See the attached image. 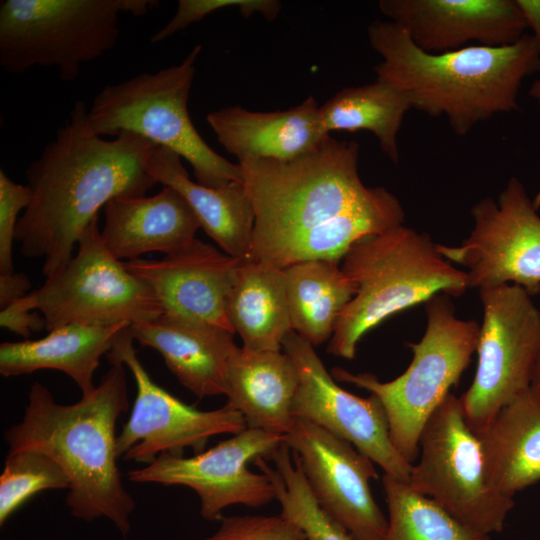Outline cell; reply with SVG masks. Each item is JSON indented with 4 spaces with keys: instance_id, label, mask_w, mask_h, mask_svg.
<instances>
[{
    "instance_id": "1",
    "label": "cell",
    "mask_w": 540,
    "mask_h": 540,
    "mask_svg": "<svg viewBox=\"0 0 540 540\" xmlns=\"http://www.w3.org/2000/svg\"><path fill=\"white\" fill-rule=\"evenodd\" d=\"M359 144L331 135L291 161H239L255 220L250 259L281 269L307 260L339 262L358 240L403 225L399 200L366 187Z\"/></svg>"
},
{
    "instance_id": "2",
    "label": "cell",
    "mask_w": 540,
    "mask_h": 540,
    "mask_svg": "<svg viewBox=\"0 0 540 540\" xmlns=\"http://www.w3.org/2000/svg\"><path fill=\"white\" fill-rule=\"evenodd\" d=\"M156 147L130 133L103 139L77 100L54 140L25 170L32 199L16 227L22 254L44 257L46 278L63 269L101 207L117 197L145 196L157 184L147 171Z\"/></svg>"
},
{
    "instance_id": "3",
    "label": "cell",
    "mask_w": 540,
    "mask_h": 540,
    "mask_svg": "<svg viewBox=\"0 0 540 540\" xmlns=\"http://www.w3.org/2000/svg\"><path fill=\"white\" fill-rule=\"evenodd\" d=\"M129 407L123 364H112L101 383L73 404H59L35 382L22 420L5 432L8 453L35 450L46 454L69 480L66 505L83 521L110 520L122 535L135 508L117 466L116 422Z\"/></svg>"
},
{
    "instance_id": "4",
    "label": "cell",
    "mask_w": 540,
    "mask_h": 540,
    "mask_svg": "<svg viewBox=\"0 0 540 540\" xmlns=\"http://www.w3.org/2000/svg\"><path fill=\"white\" fill-rule=\"evenodd\" d=\"M368 39L382 57L374 68L376 80L402 92L411 108L445 117L460 136L497 114L516 110L523 80L540 71V47L529 34L508 46L470 45L430 53L394 22L375 20Z\"/></svg>"
},
{
    "instance_id": "5",
    "label": "cell",
    "mask_w": 540,
    "mask_h": 540,
    "mask_svg": "<svg viewBox=\"0 0 540 540\" xmlns=\"http://www.w3.org/2000/svg\"><path fill=\"white\" fill-rule=\"evenodd\" d=\"M342 260L357 291L338 317L327 352L349 360L360 339L391 315L469 288L466 272L454 267L429 235L404 225L358 240Z\"/></svg>"
},
{
    "instance_id": "6",
    "label": "cell",
    "mask_w": 540,
    "mask_h": 540,
    "mask_svg": "<svg viewBox=\"0 0 540 540\" xmlns=\"http://www.w3.org/2000/svg\"><path fill=\"white\" fill-rule=\"evenodd\" d=\"M201 49L196 45L177 65L104 86L94 97L88 118L99 136L130 133L174 151L192 166L196 182L219 188L243 179L238 164L204 141L188 112Z\"/></svg>"
},
{
    "instance_id": "7",
    "label": "cell",
    "mask_w": 540,
    "mask_h": 540,
    "mask_svg": "<svg viewBox=\"0 0 540 540\" xmlns=\"http://www.w3.org/2000/svg\"><path fill=\"white\" fill-rule=\"evenodd\" d=\"M150 0H4L0 4V66L12 74L53 67L73 81L81 65L112 50L119 16L148 13Z\"/></svg>"
},
{
    "instance_id": "8",
    "label": "cell",
    "mask_w": 540,
    "mask_h": 540,
    "mask_svg": "<svg viewBox=\"0 0 540 540\" xmlns=\"http://www.w3.org/2000/svg\"><path fill=\"white\" fill-rule=\"evenodd\" d=\"M427 325L417 343H408L413 358L404 373L380 382L371 373L353 374L335 367L338 381L351 383L375 395L386 412L391 441L400 455L414 464L419 438L432 413L457 385L477 349L480 326L462 320L448 295L438 294L426 302Z\"/></svg>"
},
{
    "instance_id": "9",
    "label": "cell",
    "mask_w": 540,
    "mask_h": 540,
    "mask_svg": "<svg viewBox=\"0 0 540 540\" xmlns=\"http://www.w3.org/2000/svg\"><path fill=\"white\" fill-rule=\"evenodd\" d=\"M419 452L408 483L416 492L480 534L502 531L514 501L490 485L479 439L464 418L460 398L448 394L432 413Z\"/></svg>"
},
{
    "instance_id": "10",
    "label": "cell",
    "mask_w": 540,
    "mask_h": 540,
    "mask_svg": "<svg viewBox=\"0 0 540 540\" xmlns=\"http://www.w3.org/2000/svg\"><path fill=\"white\" fill-rule=\"evenodd\" d=\"M75 256L25 298L46 330L66 324L110 326L151 321L163 314L152 289L106 248L98 216L84 230Z\"/></svg>"
},
{
    "instance_id": "11",
    "label": "cell",
    "mask_w": 540,
    "mask_h": 540,
    "mask_svg": "<svg viewBox=\"0 0 540 540\" xmlns=\"http://www.w3.org/2000/svg\"><path fill=\"white\" fill-rule=\"evenodd\" d=\"M483 321L474 380L460 397L464 418L477 435L519 393L530 387L540 334V311L520 286L479 289Z\"/></svg>"
},
{
    "instance_id": "12",
    "label": "cell",
    "mask_w": 540,
    "mask_h": 540,
    "mask_svg": "<svg viewBox=\"0 0 540 540\" xmlns=\"http://www.w3.org/2000/svg\"><path fill=\"white\" fill-rule=\"evenodd\" d=\"M471 215L473 229L461 244H438L466 269L469 288L514 284L530 296L540 293V216L522 183L510 178L497 201L481 199Z\"/></svg>"
},
{
    "instance_id": "13",
    "label": "cell",
    "mask_w": 540,
    "mask_h": 540,
    "mask_svg": "<svg viewBox=\"0 0 540 540\" xmlns=\"http://www.w3.org/2000/svg\"><path fill=\"white\" fill-rule=\"evenodd\" d=\"M128 326L106 355L110 364H125L134 376V405L116 438L118 457L151 464L159 455H182L185 448L203 451L209 438L247 428L240 412L226 405L201 411L157 385L139 361Z\"/></svg>"
},
{
    "instance_id": "14",
    "label": "cell",
    "mask_w": 540,
    "mask_h": 540,
    "mask_svg": "<svg viewBox=\"0 0 540 540\" xmlns=\"http://www.w3.org/2000/svg\"><path fill=\"white\" fill-rule=\"evenodd\" d=\"M285 440L286 435L247 427L192 457L163 453L151 464L129 471L128 478L189 487L200 498L202 518L216 521L229 506L261 507L276 499L270 478L247 465L258 457L267 458Z\"/></svg>"
},
{
    "instance_id": "15",
    "label": "cell",
    "mask_w": 540,
    "mask_h": 540,
    "mask_svg": "<svg viewBox=\"0 0 540 540\" xmlns=\"http://www.w3.org/2000/svg\"><path fill=\"white\" fill-rule=\"evenodd\" d=\"M300 378L292 414L351 443L385 474L409 483L413 464L394 447L386 412L373 394L363 398L341 388L327 372L313 345L293 330L282 343Z\"/></svg>"
},
{
    "instance_id": "16",
    "label": "cell",
    "mask_w": 540,
    "mask_h": 540,
    "mask_svg": "<svg viewBox=\"0 0 540 540\" xmlns=\"http://www.w3.org/2000/svg\"><path fill=\"white\" fill-rule=\"evenodd\" d=\"M285 443L321 508L352 540H380L387 518L370 490V480L378 478L374 462L348 441L297 417Z\"/></svg>"
},
{
    "instance_id": "17",
    "label": "cell",
    "mask_w": 540,
    "mask_h": 540,
    "mask_svg": "<svg viewBox=\"0 0 540 540\" xmlns=\"http://www.w3.org/2000/svg\"><path fill=\"white\" fill-rule=\"evenodd\" d=\"M242 262L196 238L160 260L138 258L124 265L152 289L163 314L234 332L227 302Z\"/></svg>"
},
{
    "instance_id": "18",
    "label": "cell",
    "mask_w": 540,
    "mask_h": 540,
    "mask_svg": "<svg viewBox=\"0 0 540 540\" xmlns=\"http://www.w3.org/2000/svg\"><path fill=\"white\" fill-rule=\"evenodd\" d=\"M379 8L430 53L458 50L471 42L512 45L527 28L515 0H381Z\"/></svg>"
},
{
    "instance_id": "19",
    "label": "cell",
    "mask_w": 540,
    "mask_h": 540,
    "mask_svg": "<svg viewBox=\"0 0 540 540\" xmlns=\"http://www.w3.org/2000/svg\"><path fill=\"white\" fill-rule=\"evenodd\" d=\"M319 109L309 96L284 111L254 112L230 106L210 112L206 120L218 142L238 161H291L314 151L330 136Z\"/></svg>"
},
{
    "instance_id": "20",
    "label": "cell",
    "mask_w": 540,
    "mask_h": 540,
    "mask_svg": "<svg viewBox=\"0 0 540 540\" xmlns=\"http://www.w3.org/2000/svg\"><path fill=\"white\" fill-rule=\"evenodd\" d=\"M101 238L118 260H134L150 252L174 254L185 249L201 228L185 198L163 186L147 197H117L104 207Z\"/></svg>"
},
{
    "instance_id": "21",
    "label": "cell",
    "mask_w": 540,
    "mask_h": 540,
    "mask_svg": "<svg viewBox=\"0 0 540 540\" xmlns=\"http://www.w3.org/2000/svg\"><path fill=\"white\" fill-rule=\"evenodd\" d=\"M135 341L158 351L179 383L199 398L227 393V368L236 348L234 332L162 314L132 324Z\"/></svg>"
},
{
    "instance_id": "22",
    "label": "cell",
    "mask_w": 540,
    "mask_h": 540,
    "mask_svg": "<svg viewBox=\"0 0 540 540\" xmlns=\"http://www.w3.org/2000/svg\"><path fill=\"white\" fill-rule=\"evenodd\" d=\"M299 383L298 370L285 352L236 346L227 368L226 405L242 414L248 428L286 435Z\"/></svg>"
},
{
    "instance_id": "23",
    "label": "cell",
    "mask_w": 540,
    "mask_h": 540,
    "mask_svg": "<svg viewBox=\"0 0 540 540\" xmlns=\"http://www.w3.org/2000/svg\"><path fill=\"white\" fill-rule=\"evenodd\" d=\"M174 151L157 146L147 171L163 186L177 190L197 216L201 228L226 254L250 259L255 214L243 182L210 188L190 179Z\"/></svg>"
},
{
    "instance_id": "24",
    "label": "cell",
    "mask_w": 540,
    "mask_h": 540,
    "mask_svg": "<svg viewBox=\"0 0 540 540\" xmlns=\"http://www.w3.org/2000/svg\"><path fill=\"white\" fill-rule=\"evenodd\" d=\"M490 485L515 493L540 480V393L531 387L500 409L476 435Z\"/></svg>"
},
{
    "instance_id": "25",
    "label": "cell",
    "mask_w": 540,
    "mask_h": 540,
    "mask_svg": "<svg viewBox=\"0 0 540 540\" xmlns=\"http://www.w3.org/2000/svg\"><path fill=\"white\" fill-rule=\"evenodd\" d=\"M128 326L72 323L56 327L37 340L1 343L0 373L12 377L42 369L58 370L77 384L82 395H88L96 387L93 378L101 357L108 354Z\"/></svg>"
},
{
    "instance_id": "26",
    "label": "cell",
    "mask_w": 540,
    "mask_h": 540,
    "mask_svg": "<svg viewBox=\"0 0 540 540\" xmlns=\"http://www.w3.org/2000/svg\"><path fill=\"white\" fill-rule=\"evenodd\" d=\"M227 318L242 347L281 351L292 331L283 270L243 260L228 298Z\"/></svg>"
},
{
    "instance_id": "27",
    "label": "cell",
    "mask_w": 540,
    "mask_h": 540,
    "mask_svg": "<svg viewBox=\"0 0 540 540\" xmlns=\"http://www.w3.org/2000/svg\"><path fill=\"white\" fill-rule=\"evenodd\" d=\"M283 273L292 330L313 346L331 339L356 285L332 260L298 262Z\"/></svg>"
},
{
    "instance_id": "28",
    "label": "cell",
    "mask_w": 540,
    "mask_h": 540,
    "mask_svg": "<svg viewBox=\"0 0 540 540\" xmlns=\"http://www.w3.org/2000/svg\"><path fill=\"white\" fill-rule=\"evenodd\" d=\"M409 109L411 105L402 92L376 80L342 89L319 111L322 125L328 133L335 130H368L377 137L386 156L398 164L397 136Z\"/></svg>"
},
{
    "instance_id": "29",
    "label": "cell",
    "mask_w": 540,
    "mask_h": 540,
    "mask_svg": "<svg viewBox=\"0 0 540 540\" xmlns=\"http://www.w3.org/2000/svg\"><path fill=\"white\" fill-rule=\"evenodd\" d=\"M388 509L380 540H490L457 521L432 499L391 475L382 477Z\"/></svg>"
},
{
    "instance_id": "30",
    "label": "cell",
    "mask_w": 540,
    "mask_h": 540,
    "mask_svg": "<svg viewBox=\"0 0 540 540\" xmlns=\"http://www.w3.org/2000/svg\"><path fill=\"white\" fill-rule=\"evenodd\" d=\"M255 465L271 480L281 515L296 523L307 540H352L347 531L332 519L315 499L301 464L286 443L267 458L258 457Z\"/></svg>"
},
{
    "instance_id": "31",
    "label": "cell",
    "mask_w": 540,
    "mask_h": 540,
    "mask_svg": "<svg viewBox=\"0 0 540 540\" xmlns=\"http://www.w3.org/2000/svg\"><path fill=\"white\" fill-rule=\"evenodd\" d=\"M68 488L66 473L46 454L35 450L8 453L0 476V526L33 495Z\"/></svg>"
},
{
    "instance_id": "32",
    "label": "cell",
    "mask_w": 540,
    "mask_h": 540,
    "mask_svg": "<svg viewBox=\"0 0 540 540\" xmlns=\"http://www.w3.org/2000/svg\"><path fill=\"white\" fill-rule=\"evenodd\" d=\"M229 7H238L246 18L254 13H260L272 21L277 17L281 4L276 0H180L174 16L151 36L150 42L157 44L164 41L214 11Z\"/></svg>"
},
{
    "instance_id": "33",
    "label": "cell",
    "mask_w": 540,
    "mask_h": 540,
    "mask_svg": "<svg viewBox=\"0 0 540 540\" xmlns=\"http://www.w3.org/2000/svg\"><path fill=\"white\" fill-rule=\"evenodd\" d=\"M218 529L203 540H307L303 530L284 516L222 517Z\"/></svg>"
},
{
    "instance_id": "34",
    "label": "cell",
    "mask_w": 540,
    "mask_h": 540,
    "mask_svg": "<svg viewBox=\"0 0 540 540\" xmlns=\"http://www.w3.org/2000/svg\"><path fill=\"white\" fill-rule=\"evenodd\" d=\"M32 199L28 185L12 181L0 171V274L14 273L13 241L15 239L18 215L25 210Z\"/></svg>"
},
{
    "instance_id": "35",
    "label": "cell",
    "mask_w": 540,
    "mask_h": 540,
    "mask_svg": "<svg viewBox=\"0 0 540 540\" xmlns=\"http://www.w3.org/2000/svg\"><path fill=\"white\" fill-rule=\"evenodd\" d=\"M29 306L25 296L0 312V325L27 340L32 332L46 328L44 317Z\"/></svg>"
},
{
    "instance_id": "36",
    "label": "cell",
    "mask_w": 540,
    "mask_h": 540,
    "mask_svg": "<svg viewBox=\"0 0 540 540\" xmlns=\"http://www.w3.org/2000/svg\"><path fill=\"white\" fill-rule=\"evenodd\" d=\"M31 282L23 273L0 274L1 310L29 293Z\"/></svg>"
},
{
    "instance_id": "37",
    "label": "cell",
    "mask_w": 540,
    "mask_h": 540,
    "mask_svg": "<svg viewBox=\"0 0 540 540\" xmlns=\"http://www.w3.org/2000/svg\"><path fill=\"white\" fill-rule=\"evenodd\" d=\"M540 47V0H515Z\"/></svg>"
},
{
    "instance_id": "38",
    "label": "cell",
    "mask_w": 540,
    "mask_h": 540,
    "mask_svg": "<svg viewBox=\"0 0 540 540\" xmlns=\"http://www.w3.org/2000/svg\"><path fill=\"white\" fill-rule=\"evenodd\" d=\"M530 387L540 393V334L532 366Z\"/></svg>"
},
{
    "instance_id": "39",
    "label": "cell",
    "mask_w": 540,
    "mask_h": 540,
    "mask_svg": "<svg viewBox=\"0 0 540 540\" xmlns=\"http://www.w3.org/2000/svg\"><path fill=\"white\" fill-rule=\"evenodd\" d=\"M529 94L540 105V78L533 82Z\"/></svg>"
}]
</instances>
